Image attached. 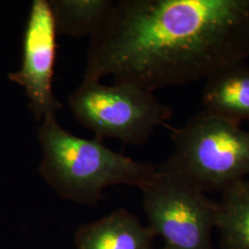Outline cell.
<instances>
[{
	"mask_svg": "<svg viewBox=\"0 0 249 249\" xmlns=\"http://www.w3.org/2000/svg\"><path fill=\"white\" fill-rule=\"evenodd\" d=\"M249 57V0H120L91 36L84 78L149 91Z\"/></svg>",
	"mask_w": 249,
	"mask_h": 249,
	"instance_id": "1",
	"label": "cell"
},
{
	"mask_svg": "<svg viewBox=\"0 0 249 249\" xmlns=\"http://www.w3.org/2000/svg\"><path fill=\"white\" fill-rule=\"evenodd\" d=\"M43 151L39 166L45 182L64 199L94 206L109 186L145 187L158 166L107 148L103 139L85 140L46 117L38 131Z\"/></svg>",
	"mask_w": 249,
	"mask_h": 249,
	"instance_id": "2",
	"label": "cell"
},
{
	"mask_svg": "<svg viewBox=\"0 0 249 249\" xmlns=\"http://www.w3.org/2000/svg\"><path fill=\"white\" fill-rule=\"evenodd\" d=\"M174 152L160 166L202 191H222L249 175V131L202 110L172 128Z\"/></svg>",
	"mask_w": 249,
	"mask_h": 249,
	"instance_id": "3",
	"label": "cell"
},
{
	"mask_svg": "<svg viewBox=\"0 0 249 249\" xmlns=\"http://www.w3.org/2000/svg\"><path fill=\"white\" fill-rule=\"evenodd\" d=\"M73 115L96 137L116 139L124 144L147 142L154 129L173 116L151 91L130 83L102 84L84 78L69 98Z\"/></svg>",
	"mask_w": 249,
	"mask_h": 249,
	"instance_id": "4",
	"label": "cell"
},
{
	"mask_svg": "<svg viewBox=\"0 0 249 249\" xmlns=\"http://www.w3.org/2000/svg\"><path fill=\"white\" fill-rule=\"evenodd\" d=\"M148 227L171 249H213L216 201L182 176L159 166L142 188Z\"/></svg>",
	"mask_w": 249,
	"mask_h": 249,
	"instance_id": "5",
	"label": "cell"
},
{
	"mask_svg": "<svg viewBox=\"0 0 249 249\" xmlns=\"http://www.w3.org/2000/svg\"><path fill=\"white\" fill-rule=\"evenodd\" d=\"M56 28L48 0H35L29 12L22 42V61L9 80L21 86L36 120L55 116L62 106L53 95Z\"/></svg>",
	"mask_w": 249,
	"mask_h": 249,
	"instance_id": "6",
	"label": "cell"
},
{
	"mask_svg": "<svg viewBox=\"0 0 249 249\" xmlns=\"http://www.w3.org/2000/svg\"><path fill=\"white\" fill-rule=\"evenodd\" d=\"M152 234L133 214L119 209L75 234L76 249H154Z\"/></svg>",
	"mask_w": 249,
	"mask_h": 249,
	"instance_id": "7",
	"label": "cell"
},
{
	"mask_svg": "<svg viewBox=\"0 0 249 249\" xmlns=\"http://www.w3.org/2000/svg\"><path fill=\"white\" fill-rule=\"evenodd\" d=\"M203 110L240 123L249 121V66L231 65L206 80Z\"/></svg>",
	"mask_w": 249,
	"mask_h": 249,
	"instance_id": "8",
	"label": "cell"
},
{
	"mask_svg": "<svg viewBox=\"0 0 249 249\" xmlns=\"http://www.w3.org/2000/svg\"><path fill=\"white\" fill-rule=\"evenodd\" d=\"M223 249H249V180L223 191L216 202V225Z\"/></svg>",
	"mask_w": 249,
	"mask_h": 249,
	"instance_id": "9",
	"label": "cell"
},
{
	"mask_svg": "<svg viewBox=\"0 0 249 249\" xmlns=\"http://www.w3.org/2000/svg\"><path fill=\"white\" fill-rule=\"evenodd\" d=\"M57 35L93 36L113 9L112 0H48Z\"/></svg>",
	"mask_w": 249,
	"mask_h": 249,
	"instance_id": "10",
	"label": "cell"
},
{
	"mask_svg": "<svg viewBox=\"0 0 249 249\" xmlns=\"http://www.w3.org/2000/svg\"><path fill=\"white\" fill-rule=\"evenodd\" d=\"M169 249V248H168V247H166V246H164V247H163V248H161V249Z\"/></svg>",
	"mask_w": 249,
	"mask_h": 249,
	"instance_id": "11",
	"label": "cell"
}]
</instances>
